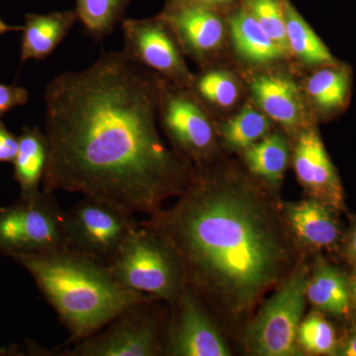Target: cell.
Here are the masks:
<instances>
[{"mask_svg": "<svg viewBox=\"0 0 356 356\" xmlns=\"http://www.w3.org/2000/svg\"><path fill=\"white\" fill-rule=\"evenodd\" d=\"M306 92L312 104L323 114L343 109L350 90V72L334 65L317 70L306 81Z\"/></svg>", "mask_w": 356, "mask_h": 356, "instance_id": "obj_22", "label": "cell"}, {"mask_svg": "<svg viewBox=\"0 0 356 356\" xmlns=\"http://www.w3.org/2000/svg\"><path fill=\"white\" fill-rule=\"evenodd\" d=\"M306 296L318 310L337 317L350 310V283L341 271L324 261H318L309 274Z\"/></svg>", "mask_w": 356, "mask_h": 356, "instance_id": "obj_19", "label": "cell"}, {"mask_svg": "<svg viewBox=\"0 0 356 356\" xmlns=\"http://www.w3.org/2000/svg\"><path fill=\"white\" fill-rule=\"evenodd\" d=\"M270 122L264 112L252 106L243 107L222 126L225 145L233 151H245L268 135Z\"/></svg>", "mask_w": 356, "mask_h": 356, "instance_id": "obj_24", "label": "cell"}, {"mask_svg": "<svg viewBox=\"0 0 356 356\" xmlns=\"http://www.w3.org/2000/svg\"><path fill=\"white\" fill-rule=\"evenodd\" d=\"M22 29L23 27H19V26H10L6 24V23L1 19V17H0V35L10 31H22Z\"/></svg>", "mask_w": 356, "mask_h": 356, "instance_id": "obj_34", "label": "cell"}, {"mask_svg": "<svg viewBox=\"0 0 356 356\" xmlns=\"http://www.w3.org/2000/svg\"><path fill=\"white\" fill-rule=\"evenodd\" d=\"M309 269L300 264L248 325L245 346L259 356L299 355L297 332L306 307Z\"/></svg>", "mask_w": 356, "mask_h": 356, "instance_id": "obj_6", "label": "cell"}, {"mask_svg": "<svg viewBox=\"0 0 356 356\" xmlns=\"http://www.w3.org/2000/svg\"><path fill=\"white\" fill-rule=\"evenodd\" d=\"M282 6L290 53L305 65H334L336 60L331 51L298 13L294 4L290 0H282Z\"/></svg>", "mask_w": 356, "mask_h": 356, "instance_id": "obj_21", "label": "cell"}, {"mask_svg": "<svg viewBox=\"0 0 356 356\" xmlns=\"http://www.w3.org/2000/svg\"><path fill=\"white\" fill-rule=\"evenodd\" d=\"M28 100L29 93L27 89L0 83V116L16 107L25 105Z\"/></svg>", "mask_w": 356, "mask_h": 356, "instance_id": "obj_28", "label": "cell"}, {"mask_svg": "<svg viewBox=\"0 0 356 356\" xmlns=\"http://www.w3.org/2000/svg\"><path fill=\"white\" fill-rule=\"evenodd\" d=\"M132 0H76L77 17L86 34L99 41L124 19Z\"/></svg>", "mask_w": 356, "mask_h": 356, "instance_id": "obj_23", "label": "cell"}, {"mask_svg": "<svg viewBox=\"0 0 356 356\" xmlns=\"http://www.w3.org/2000/svg\"><path fill=\"white\" fill-rule=\"evenodd\" d=\"M24 355L17 346H0V356Z\"/></svg>", "mask_w": 356, "mask_h": 356, "instance_id": "obj_33", "label": "cell"}, {"mask_svg": "<svg viewBox=\"0 0 356 356\" xmlns=\"http://www.w3.org/2000/svg\"><path fill=\"white\" fill-rule=\"evenodd\" d=\"M77 20L76 9L26 15L21 46L22 60L49 57L64 41Z\"/></svg>", "mask_w": 356, "mask_h": 356, "instance_id": "obj_16", "label": "cell"}, {"mask_svg": "<svg viewBox=\"0 0 356 356\" xmlns=\"http://www.w3.org/2000/svg\"><path fill=\"white\" fill-rule=\"evenodd\" d=\"M156 300L134 304L97 334L58 355L156 356L165 355L168 322Z\"/></svg>", "mask_w": 356, "mask_h": 356, "instance_id": "obj_7", "label": "cell"}, {"mask_svg": "<svg viewBox=\"0 0 356 356\" xmlns=\"http://www.w3.org/2000/svg\"><path fill=\"white\" fill-rule=\"evenodd\" d=\"M350 286L351 303H353V307H355V310L356 312V275L355 276V278H353V281H351Z\"/></svg>", "mask_w": 356, "mask_h": 356, "instance_id": "obj_35", "label": "cell"}, {"mask_svg": "<svg viewBox=\"0 0 356 356\" xmlns=\"http://www.w3.org/2000/svg\"><path fill=\"white\" fill-rule=\"evenodd\" d=\"M297 343L307 353L324 355H334L339 346L334 327L317 313L302 321L297 332Z\"/></svg>", "mask_w": 356, "mask_h": 356, "instance_id": "obj_27", "label": "cell"}, {"mask_svg": "<svg viewBox=\"0 0 356 356\" xmlns=\"http://www.w3.org/2000/svg\"><path fill=\"white\" fill-rule=\"evenodd\" d=\"M294 168L300 184L310 197L334 210H343V186L315 128L302 129L294 149Z\"/></svg>", "mask_w": 356, "mask_h": 356, "instance_id": "obj_13", "label": "cell"}, {"mask_svg": "<svg viewBox=\"0 0 356 356\" xmlns=\"http://www.w3.org/2000/svg\"><path fill=\"white\" fill-rule=\"evenodd\" d=\"M123 53L134 62L180 88H189L193 74L172 28L161 15L147 19L124 18Z\"/></svg>", "mask_w": 356, "mask_h": 356, "instance_id": "obj_10", "label": "cell"}, {"mask_svg": "<svg viewBox=\"0 0 356 356\" xmlns=\"http://www.w3.org/2000/svg\"><path fill=\"white\" fill-rule=\"evenodd\" d=\"M334 355L356 356V327L350 332L343 343L337 346Z\"/></svg>", "mask_w": 356, "mask_h": 356, "instance_id": "obj_32", "label": "cell"}, {"mask_svg": "<svg viewBox=\"0 0 356 356\" xmlns=\"http://www.w3.org/2000/svg\"><path fill=\"white\" fill-rule=\"evenodd\" d=\"M64 226L67 248L109 266L140 222L113 204L86 197L65 211Z\"/></svg>", "mask_w": 356, "mask_h": 356, "instance_id": "obj_8", "label": "cell"}, {"mask_svg": "<svg viewBox=\"0 0 356 356\" xmlns=\"http://www.w3.org/2000/svg\"><path fill=\"white\" fill-rule=\"evenodd\" d=\"M195 170L172 207L140 224L175 248L187 284L204 302L238 320L291 269L294 238L277 205L245 173Z\"/></svg>", "mask_w": 356, "mask_h": 356, "instance_id": "obj_2", "label": "cell"}, {"mask_svg": "<svg viewBox=\"0 0 356 356\" xmlns=\"http://www.w3.org/2000/svg\"><path fill=\"white\" fill-rule=\"evenodd\" d=\"M18 151V137L7 130L0 122V161L13 163Z\"/></svg>", "mask_w": 356, "mask_h": 356, "instance_id": "obj_29", "label": "cell"}, {"mask_svg": "<svg viewBox=\"0 0 356 356\" xmlns=\"http://www.w3.org/2000/svg\"><path fill=\"white\" fill-rule=\"evenodd\" d=\"M334 209L309 197L299 202L287 203L282 210L290 234L307 248H331L339 242L341 229Z\"/></svg>", "mask_w": 356, "mask_h": 356, "instance_id": "obj_15", "label": "cell"}, {"mask_svg": "<svg viewBox=\"0 0 356 356\" xmlns=\"http://www.w3.org/2000/svg\"><path fill=\"white\" fill-rule=\"evenodd\" d=\"M242 3L274 43L285 55H289L282 0H243Z\"/></svg>", "mask_w": 356, "mask_h": 356, "instance_id": "obj_26", "label": "cell"}, {"mask_svg": "<svg viewBox=\"0 0 356 356\" xmlns=\"http://www.w3.org/2000/svg\"><path fill=\"white\" fill-rule=\"evenodd\" d=\"M243 158L252 175L276 189L287 168L289 147L281 134H269L245 149Z\"/></svg>", "mask_w": 356, "mask_h": 356, "instance_id": "obj_20", "label": "cell"}, {"mask_svg": "<svg viewBox=\"0 0 356 356\" xmlns=\"http://www.w3.org/2000/svg\"><path fill=\"white\" fill-rule=\"evenodd\" d=\"M108 267L122 287L163 300L170 306L187 284L184 266L175 248L163 236L140 224Z\"/></svg>", "mask_w": 356, "mask_h": 356, "instance_id": "obj_4", "label": "cell"}, {"mask_svg": "<svg viewBox=\"0 0 356 356\" xmlns=\"http://www.w3.org/2000/svg\"><path fill=\"white\" fill-rule=\"evenodd\" d=\"M250 91L259 108L271 120L289 131L305 128V107L296 83L280 74L255 76Z\"/></svg>", "mask_w": 356, "mask_h": 356, "instance_id": "obj_14", "label": "cell"}, {"mask_svg": "<svg viewBox=\"0 0 356 356\" xmlns=\"http://www.w3.org/2000/svg\"><path fill=\"white\" fill-rule=\"evenodd\" d=\"M49 161V142L38 128H24L18 137V151L13 161L14 178L20 194L31 195L41 191Z\"/></svg>", "mask_w": 356, "mask_h": 356, "instance_id": "obj_18", "label": "cell"}, {"mask_svg": "<svg viewBox=\"0 0 356 356\" xmlns=\"http://www.w3.org/2000/svg\"><path fill=\"white\" fill-rule=\"evenodd\" d=\"M14 261L32 276L74 344L102 331L134 304L156 300L125 289L108 266L67 248Z\"/></svg>", "mask_w": 356, "mask_h": 356, "instance_id": "obj_3", "label": "cell"}, {"mask_svg": "<svg viewBox=\"0 0 356 356\" xmlns=\"http://www.w3.org/2000/svg\"><path fill=\"white\" fill-rule=\"evenodd\" d=\"M159 15L172 28L184 54L199 64L210 62L225 43L226 25L215 9L165 1Z\"/></svg>", "mask_w": 356, "mask_h": 356, "instance_id": "obj_12", "label": "cell"}, {"mask_svg": "<svg viewBox=\"0 0 356 356\" xmlns=\"http://www.w3.org/2000/svg\"><path fill=\"white\" fill-rule=\"evenodd\" d=\"M189 89L202 104L218 108H231L241 97L240 84L226 70H207L193 76Z\"/></svg>", "mask_w": 356, "mask_h": 356, "instance_id": "obj_25", "label": "cell"}, {"mask_svg": "<svg viewBox=\"0 0 356 356\" xmlns=\"http://www.w3.org/2000/svg\"><path fill=\"white\" fill-rule=\"evenodd\" d=\"M165 1L173 2V3L195 4V6L209 7L221 13L224 9L234 8L243 0H165Z\"/></svg>", "mask_w": 356, "mask_h": 356, "instance_id": "obj_30", "label": "cell"}, {"mask_svg": "<svg viewBox=\"0 0 356 356\" xmlns=\"http://www.w3.org/2000/svg\"><path fill=\"white\" fill-rule=\"evenodd\" d=\"M168 322L165 355L173 356H229L228 344L210 318L203 300L188 284L172 305Z\"/></svg>", "mask_w": 356, "mask_h": 356, "instance_id": "obj_11", "label": "cell"}, {"mask_svg": "<svg viewBox=\"0 0 356 356\" xmlns=\"http://www.w3.org/2000/svg\"><path fill=\"white\" fill-rule=\"evenodd\" d=\"M343 254L348 261L356 264V222L353 225L346 236Z\"/></svg>", "mask_w": 356, "mask_h": 356, "instance_id": "obj_31", "label": "cell"}, {"mask_svg": "<svg viewBox=\"0 0 356 356\" xmlns=\"http://www.w3.org/2000/svg\"><path fill=\"white\" fill-rule=\"evenodd\" d=\"M65 211L51 193L40 191L0 207V255L46 254L67 248Z\"/></svg>", "mask_w": 356, "mask_h": 356, "instance_id": "obj_5", "label": "cell"}, {"mask_svg": "<svg viewBox=\"0 0 356 356\" xmlns=\"http://www.w3.org/2000/svg\"><path fill=\"white\" fill-rule=\"evenodd\" d=\"M229 29L236 54L245 62L268 65L287 57L242 2L229 15Z\"/></svg>", "mask_w": 356, "mask_h": 356, "instance_id": "obj_17", "label": "cell"}, {"mask_svg": "<svg viewBox=\"0 0 356 356\" xmlns=\"http://www.w3.org/2000/svg\"><path fill=\"white\" fill-rule=\"evenodd\" d=\"M159 119L170 146L195 168L211 165L217 149L216 131L205 106L191 89L166 79L161 83Z\"/></svg>", "mask_w": 356, "mask_h": 356, "instance_id": "obj_9", "label": "cell"}, {"mask_svg": "<svg viewBox=\"0 0 356 356\" xmlns=\"http://www.w3.org/2000/svg\"><path fill=\"white\" fill-rule=\"evenodd\" d=\"M163 79L123 51L51 79L44 91L49 161L42 191L79 192L149 216L179 197L196 170L159 134Z\"/></svg>", "mask_w": 356, "mask_h": 356, "instance_id": "obj_1", "label": "cell"}]
</instances>
